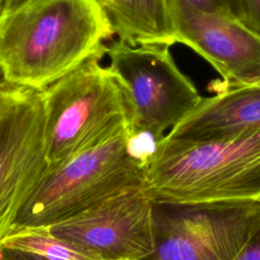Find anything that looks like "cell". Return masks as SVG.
Returning a JSON list of instances; mask_svg holds the SVG:
<instances>
[{
    "label": "cell",
    "instance_id": "cell-1",
    "mask_svg": "<svg viewBox=\"0 0 260 260\" xmlns=\"http://www.w3.org/2000/svg\"><path fill=\"white\" fill-rule=\"evenodd\" d=\"M113 36L93 0H5L2 79L41 91L104 50Z\"/></svg>",
    "mask_w": 260,
    "mask_h": 260
},
{
    "label": "cell",
    "instance_id": "cell-2",
    "mask_svg": "<svg viewBox=\"0 0 260 260\" xmlns=\"http://www.w3.org/2000/svg\"><path fill=\"white\" fill-rule=\"evenodd\" d=\"M143 190L153 202L260 199V127L204 141L166 134L148 159Z\"/></svg>",
    "mask_w": 260,
    "mask_h": 260
},
{
    "label": "cell",
    "instance_id": "cell-3",
    "mask_svg": "<svg viewBox=\"0 0 260 260\" xmlns=\"http://www.w3.org/2000/svg\"><path fill=\"white\" fill-rule=\"evenodd\" d=\"M148 159L135 134L126 131L48 169L11 232L47 228L121 193L144 188Z\"/></svg>",
    "mask_w": 260,
    "mask_h": 260
},
{
    "label": "cell",
    "instance_id": "cell-4",
    "mask_svg": "<svg viewBox=\"0 0 260 260\" xmlns=\"http://www.w3.org/2000/svg\"><path fill=\"white\" fill-rule=\"evenodd\" d=\"M106 49L41 90L49 169L131 131L123 92L102 64Z\"/></svg>",
    "mask_w": 260,
    "mask_h": 260
},
{
    "label": "cell",
    "instance_id": "cell-5",
    "mask_svg": "<svg viewBox=\"0 0 260 260\" xmlns=\"http://www.w3.org/2000/svg\"><path fill=\"white\" fill-rule=\"evenodd\" d=\"M106 55L123 92L133 134H146L158 142L203 98L177 66L170 46H131L118 40L107 46Z\"/></svg>",
    "mask_w": 260,
    "mask_h": 260
},
{
    "label": "cell",
    "instance_id": "cell-6",
    "mask_svg": "<svg viewBox=\"0 0 260 260\" xmlns=\"http://www.w3.org/2000/svg\"><path fill=\"white\" fill-rule=\"evenodd\" d=\"M260 218V199L153 202V251L142 260H234Z\"/></svg>",
    "mask_w": 260,
    "mask_h": 260
},
{
    "label": "cell",
    "instance_id": "cell-7",
    "mask_svg": "<svg viewBox=\"0 0 260 260\" xmlns=\"http://www.w3.org/2000/svg\"><path fill=\"white\" fill-rule=\"evenodd\" d=\"M49 169L41 91L0 79V244Z\"/></svg>",
    "mask_w": 260,
    "mask_h": 260
},
{
    "label": "cell",
    "instance_id": "cell-8",
    "mask_svg": "<svg viewBox=\"0 0 260 260\" xmlns=\"http://www.w3.org/2000/svg\"><path fill=\"white\" fill-rule=\"evenodd\" d=\"M152 208L143 188L133 189L47 230L99 260H142L153 251Z\"/></svg>",
    "mask_w": 260,
    "mask_h": 260
},
{
    "label": "cell",
    "instance_id": "cell-9",
    "mask_svg": "<svg viewBox=\"0 0 260 260\" xmlns=\"http://www.w3.org/2000/svg\"><path fill=\"white\" fill-rule=\"evenodd\" d=\"M177 43L208 62L221 79L208 89L260 80V32L230 13L177 10Z\"/></svg>",
    "mask_w": 260,
    "mask_h": 260
},
{
    "label": "cell",
    "instance_id": "cell-10",
    "mask_svg": "<svg viewBox=\"0 0 260 260\" xmlns=\"http://www.w3.org/2000/svg\"><path fill=\"white\" fill-rule=\"evenodd\" d=\"M211 91L216 94L202 98L194 110L167 133L169 137L204 141L260 127V80Z\"/></svg>",
    "mask_w": 260,
    "mask_h": 260
},
{
    "label": "cell",
    "instance_id": "cell-11",
    "mask_svg": "<svg viewBox=\"0 0 260 260\" xmlns=\"http://www.w3.org/2000/svg\"><path fill=\"white\" fill-rule=\"evenodd\" d=\"M114 35L131 45L177 43V29L170 0H93Z\"/></svg>",
    "mask_w": 260,
    "mask_h": 260
},
{
    "label": "cell",
    "instance_id": "cell-12",
    "mask_svg": "<svg viewBox=\"0 0 260 260\" xmlns=\"http://www.w3.org/2000/svg\"><path fill=\"white\" fill-rule=\"evenodd\" d=\"M0 245L31 252L52 260H99L72 244L54 237L47 228L13 231Z\"/></svg>",
    "mask_w": 260,
    "mask_h": 260
},
{
    "label": "cell",
    "instance_id": "cell-13",
    "mask_svg": "<svg viewBox=\"0 0 260 260\" xmlns=\"http://www.w3.org/2000/svg\"><path fill=\"white\" fill-rule=\"evenodd\" d=\"M173 15L177 10H197L204 12L230 13L241 16L240 0H170ZM175 19V18H174Z\"/></svg>",
    "mask_w": 260,
    "mask_h": 260
},
{
    "label": "cell",
    "instance_id": "cell-14",
    "mask_svg": "<svg viewBox=\"0 0 260 260\" xmlns=\"http://www.w3.org/2000/svg\"><path fill=\"white\" fill-rule=\"evenodd\" d=\"M234 260H260V218Z\"/></svg>",
    "mask_w": 260,
    "mask_h": 260
},
{
    "label": "cell",
    "instance_id": "cell-15",
    "mask_svg": "<svg viewBox=\"0 0 260 260\" xmlns=\"http://www.w3.org/2000/svg\"><path fill=\"white\" fill-rule=\"evenodd\" d=\"M240 19L260 32V0H240Z\"/></svg>",
    "mask_w": 260,
    "mask_h": 260
},
{
    "label": "cell",
    "instance_id": "cell-16",
    "mask_svg": "<svg viewBox=\"0 0 260 260\" xmlns=\"http://www.w3.org/2000/svg\"><path fill=\"white\" fill-rule=\"evenodd\" d=\"M0 260H52L50 258L0 245Z\"/></svg>",
    "mask_w": 260,
    "mask_h": 260
},
{
    "label": "cell",
    "instance_id": "cell-17",
    "mask_svg": "<svg viewBox=\"0 0 260 260\" xmlns=\"http://www.w3.org/2000/svg\"><path fill=\"white\" fill-rule=\"evenodd\" d=\"M4 1H5V0H0V10H1L2 6H3V3H4Z\"/></svg>",
    "mask_w": 260,
    "mask_h": 260
},
{
    "label": "cell",
    "instance_id": "cell-18",
    "mask_svg": "<svg viewBox=\"0 0 260 260\" xmlns=\"http://www.w3.org/2000/svg\"><path fill=\"white\" fill-rule=\"evenodd\" d=\"M2 78V76H1V71H0V79Z\"/></svg>",
    "mask_w": 260,
    "mask_h": 260
}]
</instances>
